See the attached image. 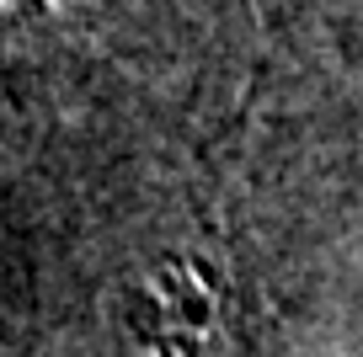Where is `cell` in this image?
<instances>
[{
  "mask_svg": "<svg viewBox=\"0 0 363 357\" xmlns=\"http://www.w3.org/2000/svg\"><path fill=\"white\" fill-rule=\"evenodd\" d=\"M145 357H203V346H187V336H155V341H145Z\"/></svg>",
  "mask_w": 363,
  "mask_h": 357,
  "instance_id": "cell-1",
  "label": "cell"
}]
</instances>
